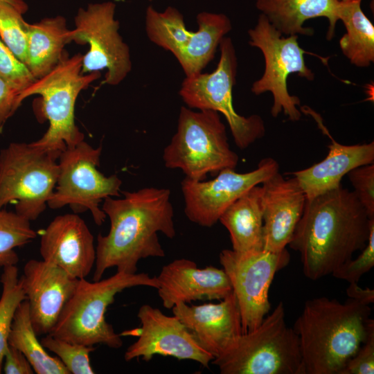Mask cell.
<instances>
[{
	"label": "cell",
	"instance_id": "6da1fadb",
	"mask_svg": "<svg viewBox=\"0 0 374 374\" xmlns=\"http://www.w3.org/2000/svg\"><path fill=\"white\" fill-rule=\"evenodd\" d=\"M371 219L354 191L341 184L306 199L288 244L300 254L305 276L320 279L350 260L366 247Z\"/></svg>",
	"mask_w": 374,
	"mask_h": 374
},
{
	"label": "cell",
	"instance_id": "7a4b0ae2",
	"mask_svg": "<svg viewBox=\"0 0 374 374\" xmlns=\"http://www.w3.org/2000/svg\"><path fill=\"white\" fill-rule=\"evenodd\" d=\"M123 194L122 198L103 200L102 210L109 218L110 229L97 237L93 281L114 267L117 271L136 273L141 259L166 256L158 232L170 239L176 235L169 189L146 187Z\"/></svg>",
	"mask_w": 374,
	"mask_h": 374
},
{
	"label": "cell",
	"instance_id": "3957f363",
	"mask_svg": "<svg viewBox=\"0 0 374 374\" xmlns=\"http://www.w3.org/2000/svg\"><path fill=\"white\" fill-rule=\"evenodd\" d=\"M369 305L348 298L321 296L305 301L293 329L300 345L303 374H341L374 328Z\"/></svg>",
	"mask_w": 374,
	"mask_h": 374
},
{
	"label": "cell",
	"instance_id": "277c9868",
	"mask_svg": "<svg viewBox=\"0 0 374 374\" xmlns=\"http://www.w3.org/2000/svg\"><path fill=\"white\" fill-rule=\"evenodd\" d=\"M136 286L157 289L159 283L156 276L151 277L146 273L121 271L93 282L79 279L50 335L87 346L103 344L114 349L121 348V335L116 333L106 321L105 312L117 294Z\"/></svg>",
	"mask_w": 374,
	"mask_h": 374
},
{
	"label": "cell",
	"instance_id": "5b68a950",
	"mask_svg": "<svg viewBox=\"0 0 374 374\" xmlns=\"http://www.w3.org/2000/svg\"><path fill=\"white\" fill-rule=\"evenodd\" d=\"M222 374H303L299 337L280 301L255 330L242 333L212 360Z\"/></svg>",
	"mask_w": 374,
	"mask_h": 374
},
{
	"label": "cell",
	"instance_id": "8992f818",
	"mask_svg": "<svg viewBox=\"0 0 374 374\" xmlns=\"http://www.w3.org/2000/svg\"><path fill=\"white\" fill-rule=\"evenodd\" d=\"M163 159L166 168L180 169L186 177L202 181L209 173L235 169L239 157L230 148L219 112L181 107L177 132L164 148Z\"/></svg>",
	"mask_w": 374,
	"mask_h": 374
},
{
	"label": "cell",
	"instance_id": "52a82bcc",
	"mask_svg": "<svg viewBox=\"0 0 374 374\" xmlns=\"http://www.w3.org/2000/svg\"><path fill=\"white\" fill-rule=\"evenodd\" d=\"M83 55L69 56L66 51L48 73L36 79L20 92L18 103L32 95L42 97V115L49 122L37 145L60 151L72 148L84 141V134L75 122V105L79 93L100 77V71L81 72Z\"/></svg>",
	"mask_w": 374,
	"mask_h": 374
},
{
	"label": "cell",
	"instance_id": "ba28073f",
	"mask_svg": "<svg viewBox=\"0 0 374 374\" xmlns=\"http://www.w3.org/2000/svg\"><path fill=\"white\" fill-rule=\"evenodd\" d=\"M61 152L33 142H12L1 149L0 209L12 203L17 214L37 220L55 190Z\"/></svg>",
	"mask_w": 374,
	"mask_h": 374
},
{
	"label": "cell",
	"instance_id": "9c48e42d",
	"mask_svg": "<svg viewBox=\"0 0 374 374\" xmlns=\"http://www.w3.org/2000/svg\"><path fill=\"white\" fill-rule=\"evenodd\" d=\"M197 22L198 29L193 32L187 30L182 14L175 8L158 12L148 6L146 10L148 37L174 55L186 77L202 73L232 28L229 18L222 13L202 12L197 15Z\"/></svg>",
	"mask_w": 374,
	"mask_h": 374
},
{
	"label": "cell",
	"instance_id": "30bf717a",
	"mask_svg": "<svg viewBox=\"0 0 374 374\" xmlns=\"http://www.w3.org/2000/svg\"><path fill=\"white\" fill-rule=\"evenodd\" d=\"M249 44L259 48L265 60V69L260 78L251 86L256 95L270 92L273 96L271 115L277 117L280 112L292 121H298L301 112L297 108L300 99L289 93L287 78L296 73L309 81L314 79V73L309 69L304 59L307 52L297 39L298 35L284 36L260 14L253 28L248 30Z\"/></svg>",
	"mask_w": 374,
	"mask_h": 374
},
{
	"label": "cell",
	"instance_id": "8fae6325",
	"mask_svg": "<svg viewBox=\"0 0 374 374\" xmlns=\"http://www.w3.org/2000/svg\"><path fill=\"white\" fill-rule=\"evenodd\" d=\"M219 46L220 57L216 69L209 73L186 77L179 95L188 108L211 109L224 115L235 145L244 150L265 136V123L258 114L245 117L235 112L232 95L238 68L235 50L229 37H224Z\"/></svg>",
	"mask_w": 374,
	"mask_h": 374
},
{
	"label": "cell",
	"instance_id": "7c38bea8",
	"mask_svg": "<svg viewBox=\"0 0 374 374\" xmlns=\"http://www.w3.org/2000/svg\"><path fill=\"white\" fill-rule=\"evenodd\" d=\"M102 147L93 148L84 141L63 150L58 159V176L48 202L51 209L69 206L75 213L90 211L100 226L106 215L100 204L108 197H118L122 181L116 175L99 171Z\"/></svg>",
	"mask_w": 374,
	"mask_h": 374
},
{
	"label": "cell",
	"instance_id": "4fadbf2b",
	"mask_svg": "<svg viewBox=\"0 0 374 374\" xmlns=\"http://www.w3.org/2000/svg\"><path fill=\"white\" fill-rule=\"evenodd\" d=\"M112 1L89 3L80 8L74 19L75 28L69 30V42L89 45L83 55V74L107 69L102 84L118 85L132 70L130 48L118 33Z\"/></svg>",
	"mask_w": 374,
	"mask_h": 374
},
{
	"label": "cell",
	"instance_id": "5bb4252c",
	"mask_svg": "<svg viewBox=\"0 0 374 374\" xmlns=\"http://www.w3.org/2000/svg\"><path fill=\"white\" fill-rule=\"evenodd\" d=\"M220 263L229 276L240 308L242 333L255 330L269 314V290L276 274L290 262L285 249L238 252L224 249Z\"/></svg>",
	"mask_w": 374,
	"mask_h": 374
},
{
	"label": "cell",
	"instance_id": "9a60e30c",
	"mask_svg": "<svg viewBox=\"0 0 374 374\" xmlns=\"http://www.w3.org/2000/svg\"><path fill=\"white\" fill-rule=\"evenodd\" d=\"M278 172V162L267 157L260 161L256 169L245 173L226 168L209 181L192 180L186 177L181 184L186 216L193 223L211 227L238 198Z\"/></svg>",
	"mask_w": 374,
	"mask_h": 374
},
{
	"label": "cell",
	"instance_id": "2e32d148",
	"mask_svg": "<svg viewBox=\"0 0 374 374\" xmlns=\"http://www.w3.org/2000/svg\"><path fill=\"white\" fill-rule=\"evenodd\" d=\"M137 317L141 321L136 333L139 339L125 351L126 362L139 357L149 362L158 355L193 360L208 368L214 357L199 344L176 316L166 315L159 309L144 304Z\"/></svg>",
	"mask_w": 374,
	"mask_h": 374
},
{
	"label": "cell",
	"instance_id": "e0dca14e",
	"mask_svg": "<svg viewBox=\"0 0 374 374\" xmlns=\"http://www.w3.org/2000/svg\"><path fill=\"white\" fill-rule=\"evenodd\" d=\"M19 279L37 335L50 334L79 279L55 265L35 259L26 262Z\"/></svg>",
	"mask_w": 374,
	"mask_h": 374
},
{
	"label": "cell",
	"instance_id": "ac0fdd59",
	"mask_svg": "<svg viewBox=\"0 0 374 374\" xmlns=\"http://www.w3.org/2000/svg\"><path fill=\"white\" fill-rule=\"evenodd\" d=\"M39 252L43 260L78 279L85 278L95 265L93 236L75 213L57 215L49 223L40 238Z\"/></svg>",
	"mask_w": 374,
	"mask_h": 374
},
{
	"label": "cell",
	"instance_id": "d6986e66",
	"mask_svg": "<svg viewBox=\"0 0 374 374\" xmlns=\"http://www.w3.org/2000/svg\"><path fill=\"white\" fill-rule=\"evenodd\" d=\"M263 249L279 252L289 244L301 219L306 197L295 177L279 172L261 184Z\"/></svg>",
	"mask_w": 374,
	"mask_h": 374
},
{
	"label": "cell",
	"instance_id": "ffe728a7",
	"mask_svg": "<svg viewBox=\"0 0 374 374\" xmlns=\"http://www.w3.org/2000/svg\"><path fill=\"white\" fill-rule=\"evenodd\" d=\"M158 294L164 308L197 300H222L233 289L222 269L207 266L204 269L186 258L176 259L164 265L158 276Z\"/></svg>",
	"mask_w": 374,
	"mask_h": 374
},
{
	"label": "cell",
	"instance_id": "44dd1931",
	"mask_svg": "<svg viewBox=\"0 0 374 374\" xmlns=\"http://www.w3.org/2000/svg\"><path fill=\"white\" fill-rule=\"evenodd\" d=\"M172 310L173 315L214 358L242 333L240 308L233 292L218 303L190 306L181 302Z\"/></svg>",
	"mask_w": 374,
	"mask_h": 374
},
{
	"label": "cell",
	"instance_id": "7402d4cb",
	"mask_svg": "<svg viewBox=\"0 0 374 374\" xmlns=\"http://www.w3.org/2000/svg\"><path fill=\"white\" fill-rule=\"evenodd\" d=\"M301 111L311 114L331 140V143L328 145V154L324 159L309 168L292 172L304 191L306 199L310 200L339 187L342 178L351 170L373 163L374 143L350 145L337 143L317 114L305 107H301Z\"/></svg>",
	"mask_w": 374,
	"mask_h": 374
},
{
	"label": "cell",
	"instance_id": "603a6c76",
	"mask_svg": "<svg viewBox=\"0 0 374 374\" xmlns=\"http://www.w3.org/2000/svg\"><path fill=\"white\" fill-rule=\"evenodd\" d=\"M339 0H256L257 9L281 34L289 36H312L314 30L304 27V23L316 17H325L329 21L326 38L335 34L338 18Z\"/></svg>",
	"mask_w": 374,
	"mask_h": 374
},
{
	"label": "cell",
	"instance_id": "cb8c5ba5",
	"mask_svg": "<svg viewBox=\"0 0 374 374\" xmlns=\"http://www.w3.org/2000/svg\"><path fill=\"white\" fill-rule=\"evenodd\" d=\"M69 33L62 16L28 24L25 65L35 80L51 71L61 60L65 45L70 43Z\"/></svg>",
	"mask_w": 374,
	"mask_h": 374
},
{
	"label": "cell",
	"instance_id": "d4e9b609",
	"mask_svg": "<svg viewBox=\"0 0 374 374\" xmlns=\"http://www.w3.org/2000/svg\"><path fill=\"white\" fill-rule=\"evenodd\" d=\"M260 195V186H253L233 203L219 219L229 232L235 251L247 252L263 248Z\"/></svg>",
	"mask_w": 374,
	"mask_h": 374
},
{
	"label": "cell",
	"instance_id": "484cf974",
	"mask_svg": "<svg viewBox=\"0 0 374 374\" xmlns=\"http://www.w3.org/2000/svg\"><path fill=\"white\" fill-rule=\"evenodd\" d=\"M362 0L340 1L338 18L346 30L339 39L344 55L357 67L374 61V26L361 7Z\"/></svg>",
	"mask_w": 374,
	"mask_h": 374
},
{
	"label": "cell",
	"instance_id": "4316f807",
	"mask_svg": "<svg viewBox=\"0 0 374 374\" xmlns=\"http://www.w3.org/2000/svg\"><path fill=\"white\" fill-rule=\"evenodd\" d=\"M8 342L24 355L37 374H70L60 359L50 355L37 339L26 299L16 310Z\"/></svg>",
	"mask_w": 374,
	"mask_h": 374
},
{
	"label": "cell",
	"instance_id": "83f0119b",
	"mask_svg": "<svg viewBox=\"0 0 374 374\" xmlns=\"http://www.w3.org/2000/svg\"><path fill=\"white\" fill-rule=\"evenodd\" d=\"M36 236L28 220L15 211L0 209V267L16 265L19 258L15 248L26 244Z\"/></svg>",
	"mask_w": 374,
	"mask_h": 374
},
{
	"label": "cell",
	"instance_id": "f1b7e54d",
	"mask_svg": "<svg viewBox=\"0 0 374 374\" xmlns=\"http://www.w3.org/2000/svg\"><path fill=\"white\" fill-rule=\"evenodd\" d=\"M1 283L2 292L0 297V373L2 371L3 356L8 346V336L15 313L19 305L26 299L16 265L3 267Z\"/></svg>",
	"mask_w": 374,
	"mask_h": 374
},
{
	"label": "cell",
	"instance_id": "f546056e",
	"mask_svg": "<svg viewBox=\"0 0 374 374\" xmlns=\"http://www.w3.org/2000/svg\"><path fill=\"white\" fill-rule=\"evenodd\" d=\"M42 346L55 353L70 374H93L89 353L93 346L71 343L48 334L40 339Z\"/></svg>",
	"mask_w": 374,
	"mask_h": 374
},
{
	"label": "cell",
	"instance_id": "4dcf8cb0",
	"mask_svg": "<svg viewBox=\"0 0 374 374\" xmlns=\"http://www.w3.org/2000/svg\"><path fill=\"white\" fill-rule=\"evenodd\" d=\"M22 15L14 6L0 3V37L17 59L25 64L28 23Z\"/></svg>",
	"mask_w": 374,
	"mask_h": 374
},
{
	"label": "cell",
	"instance_id": "1f68e13d",
	"mask_svg": "<svg viewBox=\"0 0 374 374\" xmlns=\"http://www.w3.org/2000/svg\"><path fill=\"white\" fill-rule=\"evenodd\" d=\"M0 78L18 90L19 93L35 80L26 66L17 59L1 37Z\"/></svg>",
	"mask_w": 374,
	"mask_h": 374
},
{
	"label": "cell",
	"instance_id": "d6a6232c",
	"mask_svg": "<svg viewBox=\"0 0 374 374\" xmlns=\"http://www.w3.org/2000/svg\"><path fill=\"white\" fill-rule=\"evenodd\" d=\"M374 266V218L370 222L368 242L361 253L335 269L332 275L350 283H358L361 277Z\"/></svg>",
	"mask_w": 374,
	"mask_h": 374
},
{
	"label": "cell",
	"instance_id": "836d02e7",
	"mask_svg": "<svg viewBox=\"0 0 374 374\" xmlns=\"http://www.w3.org/2000/svg\"><path fill=\"white\" fill-rule=\"evenodd\" d=\"M346 175L368 217L374 218V163L357 167Z\"/></svg>",
	"mask_w": 374,
	"mask_h": 374
},
{
	"label": "cell",
	"instance_id": "e575fe53",
	"mask_svg": "<svg viewBox=\"0 0 374 374\" xmlns=\"http://www.w3.org/2000/svg\"><path fill=\"white\" fill-rule=\"evenodd\" d=\"M374 373V328L356 353L348 360L341 374Z\"/></svg>",
	"mask_w": 374,
	"mask_h": 374
},
{
	"label": "cell",
	"instance_id": "d590c367",
	"mask_svg": "<svg viewBox=\"0 0 374 374\" xmlns=\"http://www.w3.org/2000/svg\"><path fill=\"white\" fill-rule=\"evenodd\" d=\"M2 371L6 374H33L35 373L24 355L9 344L3 356Z\"/></svg>",
	"mask_w": 374,
	"mask_h": 374
},
{
	"label": "cell",
	"instance_id": "8d00e7d4",
	"mask_svg": "<svg viewBox=\"0 0 374 374\" xmlns=\"http://www.w3.org/2000/svg\"><path fill=\"white\" fill-rule=\"evenodd\" d=\"M19 92L0 78V126L15 113L20 106L18 103Z\"/></svg>",
	"mask_w": 374,
	"mask_h": 374
},
{
	"label": "cell",
	"instance_id": "74e56055",
	"mask_svg": "<svg viewBox=\"0 0 374 374\" xmlns=\"http://www.w3.org/2000/svg\"><path fill=\"white\" fill-rule=\"evenodd\" d=\"M358 283H350L346 289L348 298L370 305L374 302V290L368 287L362 288Z\"/></svg>",
	"mask_w": 374,
	"mask_h": 374
},
{
	"label": "cell",
	"instance_id": "f35d334b",
	"mask_svg": "<svg viewBox=\"0 0 374 374\" xmlns=\"http://www.w3.org/2000/svg\"><path fill=\"white\" fill-rule=\"evenodd\" d=\"M0 3H8L14 6L22 14L25 13L28 10V6L24 0H0Z\"/></svg>",
	"mask_w": 374,
	"mask_h": 374
},
{
	"label": "cell",
	"instance_id": "ab89813d",
	"mask_svg": "<svg viewBox=\"0 0 374 374\" xmlns=\"http://www.w3.org/2000/svg\"><path fill=\"white\" fill-rule=\"evenodd\" d=\"M339 1H346V0H339Z\"/></svg>",
	"mask_w": 374,
	"mask_h": 374
},
{
	"label": "cell",
	"instance_id": "60d3db41",
	"mask_svg": "<svg viewBox=\"0 0 374 374\" xmlns=\"http://www.w3.org/2000/svg\"><path fill=\"white\" fill-rule=\"evenodd\" d=\"M149 1H152V0H149Z\"/></svg>",
	"mask_w": 374,
	"mask_h": 374
}]
</instances>
